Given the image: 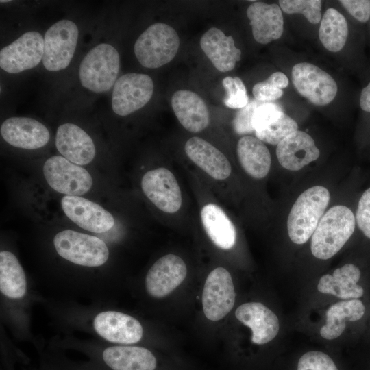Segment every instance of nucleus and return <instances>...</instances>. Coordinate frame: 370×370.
I'll list each match as a JSON object with an SVG mask.
<instances>
[{
    "label": "nucleus",
    "instance_id": "f257e3e1",
    "mask_svg": "<svg viewBox=\"0 0 370 370\" xmlns=\"http://www.w3.org/2000/svg\"><path fill=\"white\" fill-rule=\"evenodd\" d=\"M97 370H159L160 361L149 349L138 345L71 343Z\"/></svg>",
    "mask_w": 370,
    "mask_h": 370
},
{
    "label": "nucleus",
    "instance_id": "f03ea898",
    "mask_svg": "<svg viewBox=\"0 0 370 370\" xmlns=\"http://www.w3.org/2000/svg\"><path fill=\"white\" fill-rule=\"evenodd\" d=\"M356 220L347 206L330 208L321 219L311 239L312 255L321 260L334 256L349 239L355 229Z\"/></svg>",
    "mask_w": 370,
    "mask_h": 370
},
{
    "label": "nucleus",
    "instance_id": "7ed1b4c3",
    "mask_svg": "<svg viewBox=\"0 0 370 370\" xmlns=\"http://www.w3.org/2000/svg\"><path fill=\"white\" fill-rule=\"evenodd\" d=\"M330 201L328 190L314 186L304 190L294 203L287 221L291 241L305 243L312 236Z\"/></svg>",
    "mask_w": 370,
    "mask_h": 370
},
{
    "label": "nucleus",
    "instance_id": "20e7f679",
    "mask_svg": "<svg viewBox=\"0 0 370 370\" xmlns=\"http://www.w3.org/2000/svg\"><path fill=\"white\" fill-rule=\"evenodd\" d=\"M53 245L61 258L84 267H101L110 256L108 245L103 240L72 230L58 232L53 237Z\"/></svg>",
    "mask_w": 370,
    "mask_h": 370
},
{
    "label": "nucleus",
    "instance_id": "39448f33",
    "mask_svg": "<svg viewBox=\"0 0 370 370\" xmlns=\"http://www.w3.org/2000/svg\"><path fill=\"white\" fill-rule=\"evenodd\" d=\"M119 67L117 50L110 44H99L89 51L80 63V83L92 92H107L117 80Z\"/></svg>",
    "mask_w": 370,
    "mask_h": 370
},
{
    "label": "nucleus",
    "instance_id": "423d86ee",
    "mask_svg": "<svg viewBox=\"0 0 370 370\" xmlns=\"http://www.w3.org/2000/svg\"><path fill=\"white\" fill-rule=\"evenodd\" d=\"M180 38L170 25L157 23L150 25L138 38L134 53L139 63L148 69H157L170 62L176 56Z\"/></svg>",
    "mask_w": 370,
    "mask_h": 370
},
{
    "label": "nucleus",
    "instance_id": "0eeeda50",
    "mask_svg": "<svg viewBox=\"0 0 370 370\" xmlns=\"http://www.w3.org/2000/svg\"><path fill=\"white\" fill-rule=\"evenodd\" d=\"M84 323L85 328L107 344L132 345L143 336V328L137 319L114 310L93 312Z\"/></svg>",
    "mask_w": 370,
    "mask_h": 370
},
{
    "label": "nucleus",
    "instance_id": "6e6552de",
    "mask_svg": "<svg viewBox=\"0 0 370 370\" xmlns=\"http://www.w3.org/2000/svg\"><path fill=\"white\" fill-rule=\"evenodd\" d=\"M79 36L76 24L62 19L52 25L44 36L42 63L49 71L66 69L74 55Z\"/></svg>",
    "mask_w": 370,
    "mask_h": 370
},
{
    "label": "nucleus",
    "instance_id": "1a4fd4ad",
    "mask_svg": "<svg viewBox=\"0 0 370 370\" xmlns=\"http://www.w3.org/2000/svg\"><path fill=\"white\" fill-rule=\"evenodd\" d=\"M48 184L56 191L66 195L80 196L88 192L92 178L88 171L63 156H53L43 165Z\"/></svg>",
    "mask_w": 370,
    "mask_h": 370
},
{
    "label": "nucleus",
    "instance_id": "9d476101",
    "mask_svg": "<svg viewBox=\"0 0 370 370\" xmlns=\"http://www.w3.org/2000/svg\"><path fill=\"white\" fill-rule=\"evenodd\" d=\"M292 81L298 92L316 106H325L335 98L338 86L332 77L314 64L301 62L292 69Z\"/></svg>",
    "mask_w": 370,
    "mask_h": 370
},
{
    "label": "nucleus",
    "instance_id": "9b49d317",
    "mask_svg": "<svg viewBox=\"0 0 370 370\" xmlns=\"http://www.w3.org/2000/svg\"><path fill=\"white\" fill-rule=\"evenodd\" d=\"M152 79L146 74L127 73L115 82L112 95L114 112L125 116L145 106L153 92Z\"/></svg>",
    "mask_w": 370,
    "mask_h": 370
},
{
    "label": "nucleus",
    "instance_id": "f8f14e48",
    "mask_svg": "<svg viewBox=\"0 0 370 370\" xmlns=\"http://www.w3.org/2000/svg\"><path fill=\"white\" fill-rule=\"evenodd\" d=\"M236 293L232 276L223 267L215 268L208 275L202 293L206 317L213 321L224 318L233 308Z\"/></svg>",
    "mask_w": 370,
    "mask_h": 370
},
{
    "label": "nucleus",
    "instance_id": "ddd939ff",
    "mask_svg": "<svg viewBox=\"0 0 370 370\" xmlns=\"http://www.w3.org/2000/svg\"><path fill=\"white\" fill-rule=\"evenodd\" d=\"M43 53L44 38L38 32H27L1 49L0 66L7 73H18L36 66Z\"/></svg>",
    "mask_w": 370,
    "mask_h": 370
},
{
    "label": "nucleus",
    "instance_id": "4468645a",
    "mask_svg": "<svg viewBox=\"0 0 370 370\" xmlns=\"http://www.w3.org/2000/svg\"><path fill=\"white\" fill-rule=\"evenodd\" d=\"M141 188L146 197L160 210L175 213L182 206V193L173 174L160 167L145 173Z\"/></svg>",
    "mask_w": 370,
    "mask_h": 370
},
{
    "label": "nucleus",
    "instance_id": "2eb2a0df",
    "mask_svg": "<svg viewBox=\"0 0 370 370\" xmlns=\"http://www.w3.org/2000/svg\"><path fill=\"white\" fill-rule=\"evenodd\" d=\"M63 212L81 228L93 233H103L114 225L113 216L98 204L81 196L65 195L62 198Z\"/></svg>",
    "mask_w": 370,
    "mask_h": 370
},
{
    "label": "nucleus",
    "instance_id": "dca6fc26",
    "mask_svg": "<svg viewBox=\"0 0 370 370\" xmlns=\"http://www.w3.org/2000/svg\"><path fill=\"white\" fill-rule=\"evenodd\" d=\"M186 274V265L180 257L165 255L149 269L145 277L146 291L151 297H164L184 280Z\"/></svg>",
    "mask_w": 370,
    "mask_h": 370
},
{
    "label": "nucleus",
    "instance_id": "f3484780",
    "mask_svg": "<svg viewBox=\"0 0 370 370\" xmlns=\"http://www.w3.org/2000/svg\"><path fill=\"white\" fill-rule=\"evenodd\" d=\"M1 134L10 145L25 149H36L49 140L48 129L40 122L29 117H10L1 125Z\"/></svg>",
    "mask_w": 370,
    "mask_h": 370
},
{
    "label": "nucleus",
    "instance_id": "a211bd4d",
    "mask_svg": "<svg viewBox=\"0 0 370 370\" xmlns=\"http://www.w3.org/2000/svg\"><path fill=\"white\" fill-rule=\"evenodd\" d=\"M235 317L252 331L251 342L264 345L275 338L280 330L277 315L260 302H247L239 306Z\"/></svg>",
    "mask_w": 370,
    "mask_h": 370
},
{
    "label": "nucleus",
    "instance_id": "6ab92c4d",
    "mask_svg": "<svg viewBox=\"0 0 370 370\" xmlns=\"http://www.w3.org/2000/svg\"><path fill=\"white\" fill-rule=\"evenodd\" d=\"M276 155L282 167L298 171L316 160L320 151L308 134L297 130L278 145Z\"/></svg>",
    "mask_w": 370,
    "mask_h": 370
},
{
    "label": "nucleus",
    "instance_id": "aec40b11",
    "mask_svg": "<svg viewBox=\"0 0 370 370\" xmlns=\"http://www.w3.org/2000/svg\"><path fill=\"white\" fill-rule=\"evenodd\" d=\"M56 146L63 157L78 165L89 164L96 153L90 136L83 129L73 123H64L58 127Z\"/></svg>",
    "mask_w": 370,
    "mask_h": 370
},
{
    "label": "nucleus",
    "instance_id": "412c9836",
    "mask_svg": "<svg viewBox=\"0 0 370 370\" xmlns=\"http://www.w3.org/2000/svg\"><path fill=\"white\" fill-rule=\"evenodd\" d=\"M246 14L257 42L265 45L281 37L284 20L278 5L254 1L247 9Z\"/></svg>",
    "mask_w": 370,
    "mask_h": 370
},
{
    "label": "nucleus",
    "instance_id": "4be33fe9",
    "mask_svg": "<svg viewBox=\"0 0 370 370\" xmlns=\"http://www.w3.org/2000/svg\"><path fill=\"white\" fill-rule=\"evenodd\" d=\"M171 106L179 122L186 130L197 133L208 126V107L197 93L188 90H177L171 97Z\"/></svg>",
    "mask_w": 370,
    "mask_h": 370
},
{
    "label": "nucleus",
    "instance_id": "5701e85b",
    "mask_svg": "<svg viewBox=\"0 0 370 370\" xmlns=\"http://www.w3.org/2000/svg\"><path fill=\"white\" fill-rule=\"evenodd\" d=\"M0 292L9 304H22L28 294L25 271L16 256L10 251L0 252Z\"/></svg>",
    "mask_w": 370,
    "mask_h": 370
},
{
    "label": "nucleus",
    "instance_id": "b1692460",
    "mask_svg": "<svg viewBox=\"0 0 370 370\" xmlns=\"http://www.w3.org/2000/svg\"><path fill=\"white\" fill-rule=\"evenodd\" d=\"M200 46L214 66L221 72L232 70L241 60V51L236 48L231 36L217 27L206 31L200 39Z\"/></svg>",
    "mask_w": 370,
    "mask_h": 370
},
{
    "label": "nucleus",
    "instance_id": "393cba45",
    "mask_svg": "<svg viewBox=\"0 0 370 370\" xmlns=\"http://www.w3.org/2000/svg\"><path fill=\"white\" fill-rule=\"evenodd\" d=\"M188 157L216 180L227 178L232 171L225 156L209 142L197 136L189 138L184 146Z\"/></svg>",
    "mask_w": 370,
    "mask_h": 370
},
{
    "label": "nucleus",
    "instance_id": "a878e982",
    "mask_svg": "<svg viewBox=\"0 0 370 370\" xmlns=\"http://www.w3.org/2000/svg\"><path fill=\"white\" fill-rule=\"evenodd\" d=\"M360 269L353 264L336 269L332 274H325L319 280L317 290L344 300L358 299L363 295L362 287L357 283L360 278Z\"/></svg>",
    "mask_w": 370,
    "mask_h": 370
},
{
    "label": "nucleus",
    "instance_id": "bb28decb",
    "mask_svg": "<svg viewBox=\"0 0 370 370\" xmlns=\"http://www.w3.org/2000/svg\"><path fill=\"white\" fill-rule=\"evenodd\" d=\"M236 151L241 166L251 177L262 179L268 174L271 158L262 140L251 136H244L238 141Z\"/></svg>",
    "mask_w": 370,
    "mask_h": 370
},
{
    "label": "nucleus",
    "instance_id": "cd10ccee",
    "mask_svg": "<svg viewBox=\"0 0 370 370\" xmlns=\"http://www.w3.org/2000/svg\"><path fill=\"white\" fill-rule=\"evenodd\" d=\"M201 219L208 236L214 244L223 249L235 245V227L225 212L214 204L205 205L201 210Z\"/></svg>",
    "mask_w": 370,
    "mask_h": 370
},
{
    "label": "nucleus",
    "instance_id": "c85d7f7f",
    "mask_svg": "<svg viewBox=\"0 0 370 370\" xmlns=\"http://www.w3.org/2000/svg\"><path fill=\"white\" fill-rule=\"evenodd\" d=\"M365 312L362 302L358 299H349L332 304L326 312L325 323L320 329V335L326 340L339 337L346 327V321L360 319Z\"/></svg>",
    "mask_w": 370,
    "mask_h": 370
},
{
    "label": "nucleus",
    "instance_id": "c756f323",
    "mask_svg": "<svg viewBox=\"0 0 370 370\" xmlns=\"http://www.w3.org/2000/svg\"><path fill=\"white\" fill-rule=\"evenodd\" d=\"M348 25L345 18L337 10L328 8L321 21L319 36L324 47L330 51H341L346 43Z\"/></svg>",
    "mask_w": 370,
    "mask_h": 370
},
{
    "label": "nucleus",
    "instance_id": "7c9ffc66",
    "mask_svg": "<svg viewBox=\"0 0 370 370\" xmlns=\"http://www.w3.org/2000/svg\"><path fill=\"white\" fill-rule=\"evenodd\" d=\"M297 129L298 125L296 121L283 112L280 117L267 129L255 132V134L256 137L262 142L271 145H278Z\"/></svg>",
    "mask_w": 370,
    "mask_h": 370
},
{
    "label": "nucleus",
    "instance_id": "2f4dec72",
    "mask_svg": "<svg viewBox=\"0 0 370 370\" xmlns=\"http://www.w3.org/2000/svg\"><path fill=\"white\" fill-rule=\"evenodd\" d=\"M280 8L287 14H302L312 24L321 20L320 0H280Z\"/></svg>",
    "mask_w": 370,
    "mask_h": 370
},
{
    "label": "nucleus",
    "instance_id": "473e14b6",
    "mask_svg": "<svg viewBox=\"0 0 370 370\" xmlns=\"http://www.w3.org/2000/svg\"><path fill=\"white\" fill-rule=\"evenodd\" d=\"M222 84L226 92L223 103L227 108L241 109L248 104L247 89L241 78L227 76L223 78Z\"/></svg>",
    "mask_w": 370,
    "mask_h": 370
},
{
    "label": "nucleus",
    "instance_id": "72a5a7b5",
    "mask_svg": "<svg viewBox=\"0 0 370 370\" xmlns=\"http://www.w3.org/2000/svg\"><path fill=\"white\" fill-rule=\"evenodd\" d=\"M282 108L272 102H262L255 110L252 117V127L255 132L267 129L276 121L283 113Z\"/></svg>",
    "mask_w": 370,
    "mask_h": 370
},
{
    "label": "nucleus",
    "instance_id": "f704fd0d",
    "mask_svg": "<svg viewBox=\"0 0 370 370\" xmlns=\"http://www.w3.org/2000/svg\"><path fill=\"white\" fill-rule=\"evenodd\" d=\"M296 370H339L334 360L320 351H309L302 354L297 363Z\"/></svg>",
    "mask_w": 370,
    "mask_h": 370
},
{
    "label": "nucleus",
    "instance_id": "c9c22d12",
    "mask_svg": "<svg viewBox=\"0 0 370 370\" xmlns=\"http://www.w3.org/2000/svg\"><path fill=\"white\" fill-rule=\"evenodd\" d=\"M262 102L256 99L249 101L248 104L237 112L234 120L233 127L238 134H245L254 132L252 117L256 108Z\"/></svg>",
    "mask_w": 370,
    "mask_h": 370
},
{
    "label": "nucleus",
    "instance_id": "e433bc0d",
    "mask_svg": "<svg viewBox=\"0 0 370 370\" xmlns=\"http://www.w3.org/2000/svg\"><path fill=\"white\" fill-rule=\"evenodd\" d=\"M356 222L359 229L370 238V188L363 193L359 199Z\"/></svg>",
    "mask_w": 370,
    "mask_h": 370
},
{
    "label": "nucleus",
    "instance_id": "4c0bfd02",
    "mask_svg": "<svg viewBox=\"0 0 370 370\" xmlns=\"http://www.w3.org/2000/svg\"><path fill=\"white\" fill-rule=\"evenodd\" d=\"M253 95L258 101L271 102L280 98L283 90L275 87L267 80L256 83L252 89Z\"/></svg>",
    "mask_w": 370,
    "mask_h": 370
},
{
    "label": "nucleus",
    "instance_id": "58836bf2",
    "mask_svg": "<svg viewBox=\"0 0 370 370\" xmlns=\"http://www.w3.org/2000/svg\"><path fill=\"white\" fill-rule=\"evenodd\" d=\"M340 3L358 21L365 23L369 19L370 1L341 0Z\"/></svg>",
    "mask_w": 370,
    "mask_h": 370
},
{
    "label": "nucleus",
    "instance_id": "ea45409f",
    "mask_svg": "<svg viewBox=\"0 0 370 370\" xmlns=\"http://www.w3.org/2000/svg\"><path fill=\"white\" fill-rule=\"evenodd\" d=\"M266 80L280 89L286 88L289 82L287 76L282 72L272 73Z\"/></svg>",
    "mask_w": 370,
    "mask_h": 370
},
{
    "label": "nucleus",
    "instance_id": "a19ab883",
    "mask_svg": "<svg viewBox=\"0 0 370 370\" xmlns=\"http://www.w3.org/2000/svg\"><path fill=\"white\" fill-rule=\"evenodd\" d=\"M360 106L364 111L370 112V82L361 92Z\"/></svg>",
    "mask_w": 370,
    "mask_h": 370
},
{
    "label": "nucleus",
    "instance_id": "79ce46f5",
    "mask_svg": "<svg viewBox=\"0 0 370 370\" xmlns=\"http://www.w3.org/2000/svg\"><path fill=\"white\" fill-rule=\"evenodd\" d=\"M36 370H56L45 359L42 358L40 367Z\"/></svg>",
    "mask_w": 370,
    "mask_h": 370
}]
</instances>
